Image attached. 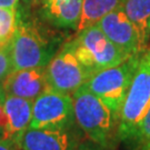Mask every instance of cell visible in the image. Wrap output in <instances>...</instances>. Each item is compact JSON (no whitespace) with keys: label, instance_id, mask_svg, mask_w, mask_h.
I'll return each instance as SVG.
<instances>
[{"label":"cell","instance_id":"cell-1","mask_svg":"<svg viewBox=\"0 0 150 150\" xmlns=\"http://www.w3.org/2000/svg\"><path fill=\"white\" fill-rule=\"evenodd\" d=\"M76 125L86 138L108 150L119 141L118 117L85 85L72 95Z\"/></svg>","mask_w":150,"mask_h":150},{"label":"cell","instance_id":"cell-2","mask_svg":"<svg viewBox=\"0 0 150 150\" xmlns=\"http://www.w3.org/2000/svg\"><path fill=\"white\" fill-rule=\"evenodd\" d=\"M9 48L13 70L46 67L58 51V40L19 10L18 25Z\"/></svg>","mask_w":150,"mask_h":150},{"label":"cell","instance_id":"cell-3","mask_svg":"<svg viewBox=\"0 0 150 150\" xmlns=\"http://www.w3.org/2000/svg\"><path fill=\"white\" fill-rule=\"evenodd\" d=\"M70 41L76 57L90 77L100 70L117 66L131 57L115 45L97 23L82 29Z\"/></svg>","mask_w":150,"mask_h":150},{"label":"cell","instance_id":"cell-4","mask_svg":"<svg viewBox=\"0 0 150 150\" xmlns=\"http://www.w3.org/2000/svg\"><path fill=\"white\" fill-rule=\"evenodd\" d=\"M150 106V47L140 54L139 61L119 112L118 138L122 142Z\"/></svg>","mask_w":150,"mask_h":150},{"label":"cell","instance_id":"cell-5","mask_svg":"<svg viewBox=\"0 0 150 150\" xmlns=\"http://www.w3.org/2000/svg\"><path fill=\"white\" fill-rule=\"evenodd\" d=\"M140 54L129 57L117 66L109 67L93 74L85 83L91 92L99 97L112 110L118 117V120L119 112L134 75Z\"/></svg>","mask_w":150,"mask_h":150},{"label":"cell","instance_id":"cell-6","mask_svg":"<svg viewBox=\"0 0 150 150\" xmlns=\"http://www.w3.org/2000/svg\"><path fill=\"white\" fill-rule=\"evenodd\" d=\"M76 126L71 95L48 88L33 100L29 128L69 129Z\"/></svg>","mask_w":150,"mask_h":150},{"label":"cell","instance_id":"cell-7","mask_svg":"<svg viewBox=\"0 0 150 150\" xmlns=\"http://www.w3.org/2000/svg\"><path fill=\"white\" fill-rule=\"evenodd\" d=\"M46 75L50 89L74 95L89 79V74L79 62L71 41L64 43L46 66Z\"/></svg>","mask_w":150,"mask_h":150},{"label":"cell","instance_id":"cell-8","mask_svg":"<svg viewBox=\"0 0 150 150\" xmlns=\"http://www.w3.org/2000/svg\"><path fill=\"white\" fill-rule=\"evenodd\" d=\"M82 139L78 126L69 129L28 128L20 141V150H72Z\"/></svg>","mask_w":150,"mask_h":150},{"label":"cell","instance_id":"cell-9","mask_svg":"<svg viewBox=\"0 0 150 150\" xmlns=\"http://www.w3.org/2000/svg\"><path fill=\"white\" fill-rule=\"evenodd\" d=\"M97 26L115 45L123 49L130 56L138 54L145 50L141 46L136 28L121 8L103 16L97 22Z\"/></svg>","mask_w":150,"mask_h":150},{"label":"cell","instance_id":"cell-10","mask_svg":"<svg viewBox=\"0 0 150 150\" xmlns=\"http://www.w3.org/2000/svg\"><path fill=\"white\" fill-rule=\"evenodd\" d=\"M6 96H13L33 101L48 89L46 67L12 70L4 82Z\"/></svg>","mask_w":150,"mask_h":150},{"label":"cell","instance_id":"cell-11","mask_svg":"<svg viewBox=\"0 0 150 150\" xmlns=\"http://www.w3.org/2000/svg\"><path fill=\"white\" fill-rule=\"evenodd\" d=\"M33 101L13 96H6L5 109L8 117V128L6 140L13 142L20 149V141L23 134L30 127Z\"/></svg>","mask_w":150,"mask_h":150},{"label":"cell","instance_id":"cell-12","mask_svg":"<svg viewBox=\"0 0 150 150\" xmlns=\"http://www.w3.org/2000/svg\"><path fill=\"white\" fill-rule=\"evenodd\" d=\"M82 2L83 0H42L41 15L54 27L77 30Z\"/></svg>","mask_w":150,"mask_h":150},{"label":"cell","instance_id":"cell-13","mask_svg":"<svg viewBox=\"0 0 150 150\" xmlns=\"http://www.w3.org/2000/svg\"><path fill=\"white\" fill-rule=\"evenodd\" d=\"M121 9L132 22L146 49L150 39V0H123Z\"/></svg>","mask_w":150,"mask_h":150},{"label":"cell","instance_id":"cell-14","mask_svg":"<svg viewBox=\"0 0 150 150\" xmlns=\"http://www.w3.org/2000/svg\"><path fill=\"white\" fill-rule=\"evenodd\" d=\"M122 1L123 0H83L77 31L79 32L91 25H95L107 13L121 8Z\"/></svg>","mask_w":150,"mask_h":150},{"label":"cell","instance_id":"cell-15","mask_svg":"<svg viewBox=\"0 0 150 150\" xmlns=\"http://www.w3.org/2000/svg\"><path fill=\"white\" fill-rule=\"evenodd\" d=\"M122 144L127 150H150V106Z\"/></svg>","mask_w":150,"mask_h":150},{"label":"cell","instance_id":"cell-16","mask_svg":"<svg viewBox=\"0 0 150 150\" xmlns=\"http://www.w3.org/2000/svg\"><path fill=\"white\" fill-rule=\"evenodd\" d=\"M18 11L0 8V47L10 45L18 25Z\"/></svg>","mask_w":150,"mask_h":150},{"label":"cell","instance_id":"cell-17","mask_svg":"<svg viewBox=\"0 0 150 150\" xmlns=\"http://www.w3.org/2000/svg\"><path fill=\"white\" fill-rule=\"evenodd\" d=\"M13 70L12 60H11L9 45L0 47V82H4L6 78Z\"/></svg>","mask_w":150,"mask_h":150},{"label":"cell","instance_id":"cell-18","mask_svg":"<svg viewBox=\"0 0 150 150\" xmlns=\"http://www.w3.org/2000/svg\"><path fill=\"white\" fill-rule=\"evenodd\" d=\"M8 128V117L5 109V100L0 101V140L6 138V132Z\"/></svg>","mask_w":150,"mask_h":150},{"label":"cell","instance_id":"cell-19","mask_svg":"<svg viewBox=\"0 0 150 150\" xmlns=\"http://www.w3.org/2000/svg\"><path fill=\"white\" fill-rule=\"evenodd\" d=\"M72 150H108L88 138H83Z\"/></svg>","mask_w":150,"mask_h":150},{"label":"cell","instance_id":"cell-20","mask_svg":"<svg viewBox=\"0 0 150 150\" xmlns=\"http://www.w3.org/2000/svg\"><path fill=\"white\" fill-rule=\"evenodd\" d=\"M0 8L8 9H19V0H0Z\"/></svg>","mask_w":150,"mask_h":150},{"label":"cell","instance_id":"cell-21","mask_svg":"<svg viewBox=\"0 0 150 150\" xmlns=\"http://www.w3.org/2000/svg\"><path fill=\"white\" fill-rule=\"evenodd\" d=\"M0 150H20V149L13 142H11L9 140L2 139L0 140Z\"/></svg>","mask_w":150,"mask_h":150},{"label":"cell","instance_id":"cell-22","mask_svg":"<svg viewBox=\"0 0 150 150\" xmlns=\"http://www.w3.org/2000/svg\"><path fill=\"white\" fill-rule=\"evenodd\" d=\"M22 1L29 6H33V5H38V4H41L42 0H22Z\"/></svg>","mask_w":150,"mask_h":150},{"label":"cell","instance_id":"cell-23","mask_svg":"<svg viewBox=\"0 0 150 150\" xmlns=\"http://www.w3.org/2000/svg\"><path fill=\"white\" fill-rule=\"evenodd\" d=\"M5 98H6V92H5V89H4V85H2V82H0V101L5 100Z\"/></svg>","mask_w":150,"mask_h":150}]
</instances>
